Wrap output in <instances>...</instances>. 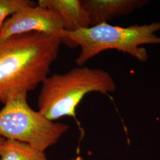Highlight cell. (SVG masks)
<instances>
[{
    "mask_svg": "<svg viewBox=\"0 0 160 160\" xmlns=\"http://www.w3.org/2000/svg\"><path fill=\"white\" fill-rule=\"evenodd\" d=\"M25 91L16 92L0 110V136L27 143L45 152L57 143L69 126L49 120L32 109Z\"/></svg>",
    "mask_w": 160,
    "mask_h": 160,
    "instance_id": "cell-4",
    "label": "cell"
},
{
    "mask_svg": "<svg viewBox=\"0 0 160 160\" xmlns=\"http://www.w3.org/2000/svg\"><path fill=\"white\" fill-rule=\"evenodd\" d=\"M64 27L63 19L57 12L39 6L28 7L6 20L0 30V41L33 32L58 37Z\"/></svg>",
    "mask_w": 160,
    "mask_h": 160,
    "instance_id": "cell-5",
    "label": "cell"
},
{
    "mask_svg": "<svg viewBox=\"0 0 160 160\" xmlns=\"http://www.w3.org/2000/svg\"><path fill=\"white\" fill-rule=\"evenodd\" d=\"M1 160H49L45 152L26 143L5 139L1 147Z\"/></svg>",
    "mask_w": 160,
    "mask_h": 160,
    "instance_id": "cell-8",
    "label": "cell"
},
{
    "mask_svg": "<svg viewBox=\"0 0 160 160\" xmlns=\"http://www.w3.org/2000/svg\"><path fill=\"white\" fill-rule=\"evenodd\" d=\"M80 160L78 158H71V159H70V160Z\"/></svg>",
    "mask_w": 160,
    "mask_h": 160,
    "instance_id": "cell-11",
    "label": "cell"
},
{
    "mask_svg": "<svg viewBox=\"0 0 160 160\" xmlns=\"http://www.w3.org/2000/svg\"><path fill=\"white\" fill-rule=\"evenodd\" d=\"M38 6L57 12L63 19L64 30L73 32L90 26L80 0H39Z\"/></svg>",
    "mask_w": 160,
    "mask_h": 160,
    "instance_id": "cell-7",
    "label": "cell"
},
{
    "mask_svg": "<svg viewBox=\"0 0 160 160\" xmlns=\"http://www.w3.org/2000/svg\"><path fill=\"white\" fill-rule=\"evenodd\" d=\"M159 30L160 22L126 28L102 23L73 32L63 30L58 37L68 46H80L81 52L75 59L78 67L102 52L112 49L127 53L145 62L148 59V52L139 46L160 44V37L155 34Z\"/></svg>",
    "mask_w": 160,
    "mask_h": 160,
    "instance_id": "cell-2",
    "label": "cell"
},
{
    "mask_svg": "<svg viewBox=\"0 0 160 160\" xmlns=\"http://www.w3.org/2000/svg\"><path fill=\"white\" fill-rule=\"evenodd\" d=\"M35 6L36 2L30 0H0V30L8 16Z\"/></svg>",
    "mask_w": 160,
    "mask_h": 160,
    "instance_id": "cell-9",
    "label": "cell"
},
{
    "mask_svg": "<svg viewBox=\"0 0 160 160\" xmlns=\"http://www.w3.org/2000/svg\"><path fill=\"white\" fill-rule=\"evenodd\" d=\"M38 99L39 112L55 121L68 116L76 119V109L86 94L98 92L108 95L116 88L113 78L102 69L78 67L65 74L48 76Z\"/></svg>",
    "mask_w": 160,
    "mask_h": 160,
    "instance_id": "cell-3",
    "label": "cell"
},
{
    "mask_svg": "<svg viewBox=\"0 0 160 160\" xmlns=\"http://www.w3.org/2000/svg\"><path fill=\"white\" fill-rule=\"evenodd\" d=\"M4 139H5L4 138L0 136V160H1V145L3 143Z\"/></svg>",
    "mask_w": 160,
    "mask_h": 160,
    "instance_id": "cell-10",
    "label": "cell"
},
{
    "mask_svg": "<svg viewBox=\"0 0 160 160\" xmlns=\"http://www.w3.org/2000/svg\"><path fill=\"white\" fill-rule=\"evenodd\" d=\"M61 39L40 32L17 34L0 41V102L12 94L34 90L48 76Z\"/></svg>",
    "mask_w": 160,
    "mask_h": 160,
    "instance_id": "cell-1",
    "label": "cell"
},
{
    "mask_svg": "<svg viewBox=\"0 0 160 160\" xmlns=\"http://www.w3.org/2000/svg\"><path fill=\"white\" fill-rule=\"evenodd\" d=\"M90 20V26L116 17L128 15L135 10L147 6V0H81Z\"/></svg>",
    "mask_w": 160,
    "mask_h": 160,
    "instance_id": "cell-6",
    "label": "cell"
}]
</instances>
